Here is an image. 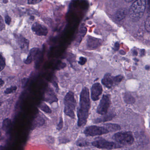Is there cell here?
<instances>
[{"label":"cell","instance_id":"6da1fadb","mask_svg":"<svg viewBox=\"0 0 150 150\" xmlns=\"http://www.w3.org/2000/svg\"><path fill=\"white\" fill-rule=\"evenodd\" d=\"M91 107L89 90L87 87L82 89L80 96L79 105L77 110L78 125L81 127L87 122L89 110Z\"/></svg>","mask_w":150,"mask_h":150},{"label":"cell","instance_id":"7a4b0ae2","mask_svg":"<svg viewBox=\"0 0 150 150\" xmlns=\"http://www.w3.org/2000/svg\"><path fill=\"white\" fill-rule=\"evenodd\" d=\"M146 6V0H137L129 10L130 18L134 21L139 20L144 15Z\"/></svg>","mask_w":150,"mask_h":150},{"label":"cell","instance_id":"3957f363","mask_svg":"<svg viewBox=\"0 0 150 150\" xmlns=\"http://www.w3.org/2000/svg\"><path fill=\"white\" fill-rule=\"evenodd\" d=\"M64 104V112L65 114L72 119H75L74 111L77 103L74 97V93L71 91L68 92L65 96Z\"/></svg>","mask_w":150,"mask_h":150},{"label":"cell","instance_id":"277c9868","mask_svg":"<svg viewBox=\"0 0 150 150\" xmlns=\"http://www.w3.org/2000/svg\"><path fill=\"white\" fill-rule=\"evenodd\" d=\"M112 138L117 143L123 145H131L134 141V137L131 132H117L113 135Z\"/></svg>","mask_w":150,"mask_h":150},{"label":"cell","instance_id":"5b68a950","mask_svg":"<svg viewBox=\"0 0 150 150\" xmlns=\"http://www.w3.org/2000/svg\"><path fill=\"white\" fill-rule=\"evenodd\" d=\"M123 77L121 75L113 77L110 73H107L104 75L101 81L103 85L108 88H111L112 87L119 84L122 80Z\"/></svg>","mask_w":150,"mask_h":150},{"label":"cell","instance_id":"8992f818","mask_svg":"<svg viewBox=\"0 0 150 150\" xmlns=\"http://www.w3.org/2000/svg\"><path fill=\"white\" fill-rule=\"evenodd\" d=\"M109 132L106 127L91 125L86 127L84 130V133L87 136L94 137L107 134Z\"/></svg>","mask_w":150,"mask_h":150},{"label":"cell","instance_id":"52a82bcc","mask_svg":"<svg viewBox=\"0 0 150 150\" xmlns=\"http://www.w3.org/2000/svg\"><path fill=\"white\" fill-rule=\"evenodd\" d=\"M92 145L99 149H117L122 147L119 144L115 142H109L104 139L96 140L92 143Z\"/></svg>","mask_w":150,"mask_h":150},{"label":"cell","instance_id":"ba28073f","mask_svg":"<svg viewBox=\"0 0 150 150\" xmlns=\"http://www.w3.org/2000/svg\"><path fill=\"white\" fill-rule=\"evenodd\" d=\"M110 100L109 95H104L97 107L96 112L101 115H105L110 105Z\"/></svg>","mask_w":150,"mask_h":150},{"label":"cell","instance_id":"9c48e42d","mask_svg":"<svg viewBox=\"0 0 150 150\" xmlns=\"http://www.w3.org/2000/svg\"><path fill=\"white\" fill-rule=\"evenodd\" d=\"M32 31L37 35L42 36L47 35L48 33V30L44 25H42L38 22L35 23L32 25Z\"/></svg>","mask_w":150,"mask_h":150},{"label":"cell","instance_id":"30bf717a","mask_svg":"<svg viewBox=\"0 0 150 150\" xmlns=\"http://www.w3.org/2000/svg\"><path fill=\"white\" fill-rule=\"evenodd\" d=\"M102 92V86L100 83H96L94 84L91 88V97L92 100L94 101L98 100Z\"/></svg>","mask_w":150,"mask_h":150},{"label":"cell","instance_id":"8fae6325","mask_svg":"<svg viewBox=\"0 0 150 150\" xmlns=\"http://www.w3.org/2000/svg\"><path fill=\"white\" fill-rule=\"evenodd\" d=\"M44 100L50 104L57 102L58 101L57 95L52 88L48 87L44 95Z\"/></svg>","mask_w":150,"mask_h":150},{"label":"cell","instance_id":"7c38bea8","mask_svg":"<svg viewBox=\"0 0 150 150\" xmlns=\"http://www.w3.org/2000/svg\"><path fill=\"white\" fill-rule=\"evenodd\" d=\"M15 37L21 50L27 53L29 46V41L20 35H15Z\"/></svg>","mask_w":150,"mask_h":150},{"label":"cell","instance_id":"4fadbf2b","mask_svg":"<svg viewBox=\"0 0 150 150\" xmlns=\"http://www.w3.org/2000/svg\"><path fill=\"white\" fill-rule=\"evenodd\" d=\"M100 45V41L99 39L89 36L87 39V47L88 50H93L98 48Z\"/></svg>","mask_w":150,"mask_h":150},{"label":"cell","instance_id":"5bb4252c","mask_svg":"<svg viewBox=\"0 0 150 150\" xmlns=\"http://www.w3.org/2000/svg\"><path fill=\"white\" fill-rule=\"evenodd\" d=\"M40 51V50L38 48H34L31 49L29 53L28 57L24 60V63L26 64H29L32 61L35 60L36 57Z\"/></svg>","mask_w":150,"mask_h":150},{"label":"cell","instance_id":"9a60e30c","mask_svg":"<svg viewBox=\"0 0 150 150\" xmlns=\"http://www.w3.org/2000/svg\"><path fill=\"white\" fill-rule=\"evenodd\" d=\"M45 121L40 115H37L32 122L31 126L32 130L38 127L43 126L45 124Z\"/></svg>","mask_w":150,"mask_h":150},{"label":"cell","instance_id":"2e32d148","mask_svg":"<svg viewBox=\"0 0 150 150\" xmlns=\"http://www.w3.org/2000/svg\"><path fill=\"white\" fill-rule=\"evenodd\" d=\"M12 121L9 118H7L3 120L2 122V129L6 133H10L12 129Z\"/></svg>","mask_w":150,"mask_h":150},{"label":"cell","instance_id":"e0dca14e","mask_svg":"<svg viewBox=\"0 0 150 150\" xmlns=\"http://www.w3.org/2000/svg\"><path fill=\"white\" fill-rule=\"evenodd\" d=\"M127 15V11L125 8H120L117 12L115 17L118 21H122L126 17Z\"/></svg>","mask_w":150,"mask_h":150},{"label":"cell","instance_id":"ac0fdd59","mask_svg":"<svg viewBox=\"0 0 150 150\" xmlns=\"http://www.w3.org/2000/svg\"><path fill=\"white\" fill-rule=\"evenodd\" d=\"M105 127L108 129L109 132L116 131L121 129V127L120 125L115 124H107L105 125Z\"/></svg>","mask_w":150,"mask_h":150},{"label":"cell","instance_id":"d6986e66","mask_svg":"<svg viewBox=\"0 0 150 150\" xmlns=\"http://www.w3.org/2000/svg\"><path fill=\"white\" fill-rule=\"evenodd\" d=\"M43 57V53L40 51L35 60V67L36 69H38L40 67L41 63L42 61Z\"/></svg>","mask_w":150,"mask_h":150},{"label":"cell","instance_id":"ffe728a7","mask_svg":"<svg viewBox=\"0 0 150 150\" xmlns=\"http://www.w3.org/2000/svg\"><path fill=\"white\" fill-rule=\"evenodd\" d=\"M87 32V29L85 26L82 25L81 28L80 29L79 34L78 35V42L79 43L82 40V38L84 37V36L86 35Z\"/></svg>","mask_w":150,"mask_h":150},{"label":"cell","instance_id":"44dd1931","mask_svg":"<svg viewBox=\"0 0 150 150\" xmlns=\"http://www.w3.org/2000/svg\"><path fill=\"white\" fill-rule=\"evenodd\" d=\"M114 117V115H113V114H111V115L110 114V115L105 116L103 117L98 118L97 119H96V120H95L94 122L96 123H98L101 122H103L110 121V120H111Z\"/></svg>","mask_w":150,"mask_h":150},{"label":"cell","instance_id":"7402d4cb","mask_svg":"<svg viewBox=\"0 0 150 150\" xmlns=\"http://www.w3.org/2000/svg\"><path fill=\"white\" fill-rule=\"evenodd\" d=\"M124 99L125 101L128 104H132L135 101V98L129 93H125Z\"/></svg>","mask_w":150,"mask_h":150},{"label":"cell","instance_id":"603a6c76","mask_svg":"<svg viewBox=\"0 0 150 150\" xmlns=\"http://www.w3.org/2000/svg\"><path fill=\"white\" fill-rule=\"evenodd\" d=\"M39 108L40 109L45 113H48V114H50L52 113V110L50 108V107L44 103H41L39 105Z\"/></svg>","mask_w":150,"mask_h":150},{"label":"cell","instance_id":"cb8c5ba5","mask_svg":"<svg viewBox=\"0 0 150 150\" xmlns=\"http://www.w3.org/2000/svg\"><path fill=\"white\" fill-rule=\"evenodd\" d=\"M88 143L83 138H80L76 142V145L80 147H85L88 145Z\"/></svg>","mask_w":150,"mask_h":150},{"label":"cell","instance_id":"d4e9b609","mask_svg":"<svg viewBox=\"0 0 150 150\" xmlns=\"http://www.w3.org/2000/svg\"><path fill=\"white\" fill-rule=\"evenodd\" d=\"M17 87L16 86H11L10 87L6 88L5 91V94H8L12 93H14L16 92V90H17Z\"/></svg>","mask_w":150,"mask_h":150},{"label":"cell","instance_id":"484cf974","mask_svg":"<svg viewBox=\"0 0 150 150\" xmlns=\"http://www.w3.org/2000/svg\"><path fill=\"white\" fill-rule=\"evenodd\" d=\"M6 67V60L5 58L3 57L2 54L1 55V59H0V71H2Z\"/></svg>","mask_w":150,"mask_h":150},{"label":"cell","instance_id":"4316f807","mask_svg":"<svg viewBox=\"0 0 150 150\" xmlns=\"http://www.w3.org/2000/svg\"><path fill=\"white\" fill-rule=\"evenodd\" d=\"M145 27L146 30L148 32H150V17H148L146 19L145 23Z\"/></svg>","mask_w":150,"mask_h":150},{"label":"cell","instance_id":"83f0119b","mask_svg":"<svg viewBox=\"0 0 150 150\" xmlns=\"http://www.w3.org/2000/svg\"><path fill=\"white\" fill-rule=\"evenodd\" d=\"M63 126H64V121H63L62 117H61L60 119H59V123L57 125V129L58 131H60L63 128Z\"/></svg>","mask_w":150,"mask_h":150},{"label":"cell","instance_id":"f1b7e54d","mask_svg":"<svg viewBox=\"0 0 150 150\" xmlns=\"http://www.w3.org/2000/svg\"><path fill=\"white\" fill-rule=\"evenodd\" d=\"M87 62V59L86 58L84 57H80L79 58V60L78 61V63L80 65L83 66L86 64Z\"/></svg>","mask_w":150,"mask_h":150},{"label":"cell","instance_id":"f546056e","mask_svg":"<svg viewBox=\"0 0 150 150\" xmlns=\"http://www.w3.org/2000/svg\"><path fill=\"white\" fill-rule=\"evenodd\" d=\"M42 0H28V4L29 5H35L40 3Z\"/></svg>","mask_w":150,"mask_h":150},{"label":"cell","instance_id":"4dcf8cb0","mask_svg":"<svg viewBox=\"0 0 150 150\" xmlns=\"http://www.w3.org/2000/svg\"><path fill=\"white\" fill-rule=\"evenodd\" d=\"M5 28V24L4 23V21H3L2 17L1 16L0 18V29H1V31H2L4 30Z\"/></svg>","mask_w":150,"mask_h":150},{"label":"cell","instance_id":"1f68e13d","mask_svg":"<svg viewBox=\"0 0 150 150\" xmlns=\"http://www.w3.org/2000/svg\"><path fill=\"white\" fill-rule=\"evenodd\" d=\"M5 22L8 25H10L11 22V18L8 15H6L5 16Z\"/></svg>","mask_w":150,"mask_h":150},{"label":"cell","instance_id":"d6a6232c","mask_svg":"<svg viewBox=\"0 0 150 150\" xmlns=\"http://www.w3.org/2000/svg\"><path fill=\"white\" fill-rule=\"evenodd\" d=\"M28 79H27L26 78H23L22 80V86L23 87H25L27 85V83H28Z\"/></svg>","mask_w":150,"mask_h":150},{"label":"cell","instance_id":"836d02e7","mask_svg":"<svg viewBox=\"0 0 150 150\" xmlns=\"http://www.w3.org/2000/svg\"><path fill=\"white\" fill-rule=\"evenodd\" d=\"M66 67V64L65 63H62V62H60V63L58 65L57 68L59 70V69H63V68H65Z\"/></svg>","mask_w":150,"mask_h":150},{"label":"cell","instance_id":"e575fe53","mask_svg":"<svg viewBox=\"0 0 150 150\" xmlns=\"http://www.w3.org/2000/svg\"><path fill=\"white\" fill-rule=\"evenodd\" d=\"M52 85H53V86H54V87H55L57 93H58L59 91V87L57 81H56V80H53L52 81Z\"/></svg>","mask_w":150,"mask_h":150},{"label":"cell","instance_id":"d590c367","mask_svg":"<svg viewBox=\"0 0 150 150\" xmlns=\"http://www.w3.org/2000/svg\"><path fill=\"white\" fill-rule=\"evenodd\" d=\"M147 5H148V8H147V11L149 13H150V0L147 1Z\"/></svg>","mask_w":150,"mask_h":150},{"label":"cell","instance_id":"8d00e7d4","mask_svg":"<svg viewBox=\"0 0 150 150\" xmlns=\"http://www.w3.org/2000/svg\"><path fill=\"white\" fill-rule=\"evenodd\" d=\"M4 83H5V82H4V81L2 80L1 78V79H0V85H1V86L2 87L3 85H4Z\"/></svg>","mask_w":150,"mask_h":150},{"label":"cell","instance_id":"74e56055","mask_svg":"<svg viewBox=\"0 0 150 150\" xmlns=\"http://www.w3.org/2000/svg\"><path fill=\"white\" fill-rule=\"evenodd\" d=\"M125 1L127 2H130L131 1H133L134 0H125Z\"/></svg>","mask_w":150,"mask_h":150},{"label":"cell","instance_id":"f35d334b","mask_svg":"<svg viewBox=\"0 0 150 150\" xmlns=\"http://www.w3.org/2000/svg\"><path fill=\"white\" fill-rule=\"evenodd\" d=\"M150 68V67H149V66H146V70H148V69Z\"/></svg>","mask_w":150,"mask_h":150}]
</instances>
